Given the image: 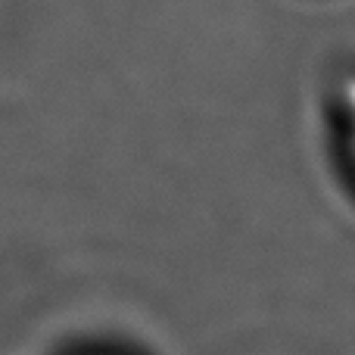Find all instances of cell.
Listing matches in <instances>:
<instances>
[{
    "instance_id": "6da1fadb",
    "label": "cell",
    "mask_w": 355,
    "mask_h": 355,
    "mask_svg": "<svg viewBox=\"0 0 355 355\" xmlns=\"http://www.w3.org/2000/svg\"><path fill=\"white\" fill-rule=\"evenodd\" d=\"M340 106H343V116H346V125H349L352 147H355V75H349L343 81V87H340Z\"/></svg>"
}]
</instances>
